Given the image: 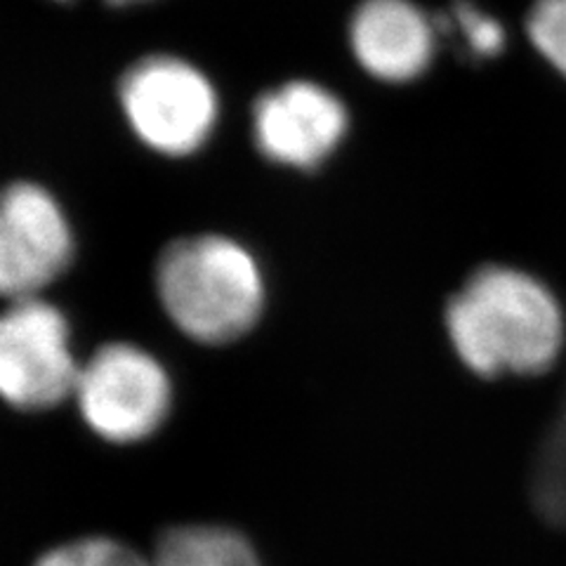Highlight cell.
Here are the masks:
<instances>
[{"label":"cell","mask_w":566,"mask_h":566,"mask_svg":"<svg viewBox=\"0 0 566 566\" xmlns=\"http://www.w3.org/2000/svg\"><path fill=\"white\" fill-rule=\"evenodd\" d=\"M444 324L458 359L484 378L543 374L566 340L557 295L507 264L476 270L449 300Z\"/></svg>","instance_id":"cell-1"},{"label":"cell","mask_w":566,"mask_h":566,"mask_svg":"<svg viewBox=\"0 0 566 566\" xmlns=\"http://www.w3.org/2000/svg\"><path fill=\"white\" fill-rule=\"evenodd\" d=\"M156 295L189 340L229 345L260 322L268 283L255 255L224 234L168 243L156 262Z\"/></svg>","instance_id":"cell-2"},{"label":"cell","mask_w":566,"mask_h":566,"mask_svg":"<svg viewBox=\"0 0 566 566\" xmlns=\"http://www.w3.org/2000/svg\"><path fill=\"white\" fill-rule=\"evenodd\" d=\"M118 102L142 145L170 158L197 154L220 118L210 78L175 55L137 60L118 83Z\"/></svg>","instance_id":"cell-3"},{"label":"cell","mask_w":566,"mask_h":566,"mask_svg":"<svg viewBox=\"0 0 566 566\" xmlns=\"http://www.w3.org/2000/svg\"><path fill=\"white\" fill-rule=\"evenodd\" d=\"M74 399L81 418L109 444H137L164 428L172 411V380L151 352L109 343L81 364Z\"/></svg>","instance_id":"cell-4"},{"label":"cell","mask_w":566,"mask_h":566,"mask_svg":"<svg viewBox=\"0 0 566 566\" xmlns=\"http://www.w3.org/2000/svg\"><path fill=\"white\" fill-rule=\"evenodd\" d=\"M81 361L64 312L43 297L0 312V399L17 411H48L74 397Z\"/></svg>","instance_id":"cell-5"},{"label":"cell","mask_w":566,"mask_h":566,"mask_svg":"<svg viewBox=\"0 0 566 566\" xmlns=\"http://www.w3.org/2000/svg\"><path fill=\"white\" fill-rule=\"evenodd\" d=\"M74 255V229L45 187L14 182L0 191V297H41Z\"/></svg>","instance_id":"cell-6"},{"label":"cell","mask_w":566,"mask_h":566,"mask_svg":"<svg viewBox=\"0 0 566 566\" xmlns=\"http://www.w3.org/2000/svg\"><path fill=\"white\" fill-rule=\"evenodd\" d=\"M349 130L345 102L314 81H289L262 93L253 106V139L272 164L314 170Z\"/></svg>","instance_id":"cell-7"},{"label":"cell","mask_w":566,"mask_h":566,"mask_svg":"<svg viewBox=\"0 0 566 566\" xmlns=\"http://www.w3.org/2000/svg\"><path fill=\"white\" fill-rule=\"evenodd\" d=\"M347 39L354 60L370 78L403 85L428 74L441 31L413 0H361Z\"/></svg>","instance_id":"cell-8"},{"label":"cell","mask_w":566,"mask_h":566,"mask_svg":"<svg viewBox=\"0 0 566 566\" xmlns=\"http://www.w3.org/2000/svg\"><path fill=\"white\" fill-rule=\"evenodd\" d=\"M149 559L151 566H262L251 541L237 528L218 524L164 531Z\"/></svg>","instance_id":"cell-9"},{"label":"cell","mask_w":566,"mask_h":566,"mask_svg":"<svg viewBox=\"0 0 566 566\" xmlns=\"http://www.w3.org/2000/svg\"><path fill=\"white\" fill-rule=\"evenodd\" d=\"M437 22L441 39H453L460 55L470 62H491L507 48L505 24L472 0H455Z\"/></svg>","instance_id":"cell-10"},{"label":"cell","mask_w":566,"mask_h":566,"mask_svg":"<svg viewBox=\"0 0 566 566\" xmlns=\"http://www.w3.org/2000/svg\"><path fill=\"white\" fill-rule=\"evenodd\" d=\"M33 566H151V559L116 538L87 536L50 547Z\"/></svg>","instance_id":"cell-11"},{"label":"cell","mask_w":566,"mask_h":566,"mask_svg":"<svg viewBox=\"0 0 566 566\" xmlns=\"http://www.w3.org/2000/svg\"><path fill=\"white\" fill-rule=\"evenodd\" d=\"M526 35L538 55L566 78V0H534L526 12Z\"/></svg>","instance_id":"cell-12"},{"label":"cell","mask_w":566,"mask_h":566,"mask_svg":"<svg viewBox=\"0 0 566 566\" xmlns=\"http://www.w3.org/2000/svg\"><path fill=\"white\" fill-rule=\"evenodd\" d=\"M109 6H116V8H126V6H137V3H147V0H106Z\"/></svg>","instance_id":"cell-13"}]
</instances>
